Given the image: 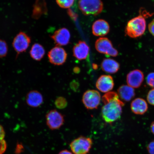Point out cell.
<instances>
[{
	"mask_svg": "<svg viewBox=\"0 0 154 154\" xmlns=\"http://www.w3.org/2000/svg\"><path fill=\"white\" fill-rule=\"evenodd\" d=\"M5 132L3 128L0 125V154H3L7 148V143L4 138Z\"/></svg>",
	"mask_w": 154,
	"mask_h": 154,
	"instance_id": "cell-20",
	"label": "cell"
},
{
	"mask_svg": "<svg viewBox=\"0 0 154 154\" xmlns=\"http://www.w3.org/2000/svg\"><path fill=\"white\" fill-rule=\"evenodd\" d=\"M92 144L91 138L80 136L71 142L70 147L73 154H88Z\"/></svg>",
	"mask_w": 154,
	"mask_h": 154,
	"instance_id": "cell-4",
	"label": "cell"
},
{
	"mask_svg": "<svg viewBox=\"0 0 154 154\" xmlns=\"http://www.w3.org/2000/svg\"><path fill=\"white\" fill-rule=\"evenodd\" d=\"M114 86L112 77L109 75H102L96 82V88L103 93H107L113 89Z\"/></svg>",
	"mask_w": 154,
	"mask_h": 154,
	"instance_id": "cell-10",
	"label": "cell"
},
{
	"mask_svg": "<svg viewBox=\"0 0 154 154\" xmlns=\"http://www.w3.org/2000/svg\"><path fill=\"white\" fill-rule=\"evenodd\" d=\"M95 47L100 53L113 57H116L118 55V51L113 47L111 42L107 38L102 37L98 38L95 42Z\"/></svg>",
	"mask_w": 154,
	"mask_h": 154,
	"instance_id": "cell-6",
	"label": "cell"
},
{
	"mask_svg": "<svg viewBox=\"0 0 154 154\" xmlns=\"http://www.w3.org/2000/svg\"><path fill=\"white\" fill-rule=\"evenodd\" d=\"M45 51L43 46L38 43H35L32 45L30 51L31 57L35 60L39 61L45 55Z\"/></svg>",
	"mask_w": 154,
	"mask_h": 154,
	"instance_id": "cell-19",
	"label": "cell"
},
{
	"mask_svg": "<svg viewBox=\"0 0 154 154\" xmlns=\"http://www.w3.org/2000/svg\"><path fill=\"white\" fill-rule=\"evenodd\" d=\"M144 79L143 73L136 69L131 71L127 75L126 82L128 85L133 88H138L141 85Z\"/></svg>",
	"mask_w": 154,
	"mask_h": 154,
	"instance_id": "cell-11",
	"label": "cell"
},
{
	"mask_svg": "<svg viewBox=\"0 0 154 154\" xmlns=\"http://www.w3.org/2000/svg\"><path fill=\"white\" fill-rule=\"evenodd\" d=\"M26 103L32 107H37L41 105L43 102V97L40 92L33 90L28 92L26 97Z\"/></svg>",
	"mask_w": 154,
	"mask_h": 154,
	"instance_id": "cell-15",
	"label": "cell"
},
{
	"mask_svg": "<svg viewBox=\"0 0 154 154\" xmlns=\"http://www.w3.org/2000/svg\"><path fill=\"white\" fill-rule=\"evenodd\" d=\"M146 80L148 85L154 88V72L149 73L148 75Z\"/></svg>",
	"mask_w": 154,
	"mask_h": 154,
	"instance_id": "cell-24",
	"label": "cell"
},
{
	"mask_svg": "<svg viewBox=\"0 0 154 154\" xmlns=\"http://www.w3.org/2000/svg\"><path fill=\"white\" fill-rule=\"evenodd\" d=\"M58 154H73V153L70 151L67 150H63V151L60 152Z\"/></svg>",
	"mask_w": 154,
	"mask_h": 154,
	"instance_id": "cell-29",
	"label": "cell"
},
{
	"mask_svg": "<svg viewBox=\"0 0 154 154\" xmlns=\"http://www.w3.org/2000/svg\"><path fill=\"white\" fill-rule=\"evenodd\" d=\"M149 29L150 33L154 36V19L149 24Z\"/></svg>",
	"mask_w": 154,
	"mask_h": 154,
	"instance_id": "cell-28",
	"label": "cell"
},
{
	"mask_svg": "<svg viewBox=\"0 0 154 154\" xmlns=\"http://www.w3.org/2000/svg\"><path fill=\"white\" fill-rule=\"evenodd\" d=\"M74 0H56L58 5L63 8H69L72 6Z\"/></svg>",
	"mask_w": 154,
	"mask_h": 154,
	"instance_id": "cell-23",
	"label": "cell"
},
{
	"mask_svg": "<svg viewBox=\"0 0 154 154\" xmlns=\"http://www.w3.org/2000/svg\"><path fill=\"white\" fill-rule=\"evenodd\" d=\"M146 26L145 18L140 15L129 21L125 28V34L130 38L139 37L145 32Z\"/></svg>",
	"mask_w": 154,
	"mask_h": 154,
	"instance_id": "cell-2",
	"label": "cell"
},
{
	"mask_svg": "<svg viewBox=\"0 0 154 154\" xmlns=\"http://www.w3.org/2000/svg\"><path fill=\"white\" fill-rule=\"evenodd\" d=\"M117 94L121 100L126 102L130 101L135 96L134 88L128 85L120 86L117 90Z\"/></svg>",
	"mask_w": 154,
	"mask_h": 154,
	"instance_id": "cell-18",
	"label": "cell"
},
{
	"mask_svg": "<svg viewBox=\"0 0 154 154\" xmlns=\"http://www.w3.org/2000/svg\"><path fill=\"white\" fill-rule=\"evenodd\" d=\"M131 108L132 112L134 114L142 115L147 111L148 106L145 100L142 98H137L132 101Z\"/></svg>",
	"mask_w": 154,
	"mask_h": 154,
	"instance_id": "cell-16",
	"label": "cell"
},
{
	"mask_svg": "<svg viewBox=\"0 0 154 154\" xmlns=\"http://www.w3.org/2000/svg\"><path fill=\"white\" fill-rule=\"evenodd\" d=\"M147 100L150 104L154 106V88L150 90L147 97Z\"/></svg>",
	"mask_w": 154,
	"mask_h": 154,
	"instance_id": "cell-25",
	"label": "cell"
},
{
	"mask_svg": "<svg viewBox=\"0 0 154 154\" xmlns=\"http://www.w3.org/2000/svg\"><path fill=\"white\" fill-rule=\"evenodd\" d=\"M46 118L47 125L51 130L59 129L64 124V116L56 109L50 111Z\"/></svg>",
	"mask_w": 154,
	"mask_h": 154,
	"instance_id": "cell-8",
	"label": "cell"
},
{
	"mask_svg": "<svg viewBox=\"0 0 154 154\" xmlns=\"http://www.w3.org/2000/svg\"><path fill=\"white\" fill-rule=\"evenodd\" d=\"M55 105L57 109H64L67 106V102L66 100L64 97H59L55 100Z\"/></svg>",
	"mask_w": 154,
	"mask_h": 154,
	"instance_id": "cell-22",
	"label": "cell"
},
{
	"mask_svg": "<svg viewBox=\"0 0 154 154\" xmlns=\"http://www.w3.org/2000/svg\"><path fill=\"white\" fill-rule=\"evenodd\" d=\"M67 14L72 20L76 21L78 18V14L73 12L72 9H69L67 11Z\"/></svg>",
	"mask_w": 154,
	"mask_h": 154,
	"instance_id": "cell-27",
	"label": "cell"
},
{
	"mask_svg": "<svg viewBox=\"0 0 154 154\" xmlns=\"http://www.w3.org/2000/svg\"><path fill=\"white\" fill-rule=\"evenodd\" d=\"M101 67L104 72L109 74H113L118 72L120 69V65L118 62L113 59H104L102 61Z\"/></svg>",
	"mask_w": 154,
	"mask_h": 154,
	"instance_id": "cell-17",
	"label": "cell"
},
{
	"mask_svg": "<svg viewBox=\"0 0 154 154\" xmlns=\"http://www.w3.org/2000/svg\"><path fill=\"white\" fill-rule=\"evenodd\" d=\"M48 59L51 64L61 65L64 63L67 58L66 52L63 48L57 46L48 52Z\"/></svg>",
	"mask_w": 154,
	"mask_h": 154,
	"instance_id": "cell-9",
	"label": "cell"
},
{
	"mask_svg": "<svg viewBox=\"0 0 154 154\" xmlns=\"http://www.w3.org/2000/svg\"><path fill=\"white\" fill-rule=\"evenodd\" d=\"M147 149L149 154H154V140H152L148 144Z\"/></svg>",
	"mask_w": 154,
	"mask_h": 154,
	"instance_id": "cell-26",
	"label": "cell"
},
{
	"mask_svg": "<svg viewBox=\"0 0 154 154\" xmlns=\"http://www.w3.org/2000/svg\"><path fill=\"white\" fill-rule=\"evenodd\" d=\"M101 99V95L99 92L96 90H89L84 94L82 101L87 109H93L97 108Z\"/></svg>",
	"mask_w": 154,
	"mask_h": 154,
	"instance_id": "cell-5",
	"label": "cell"
},
{
	"mask_svg": "<svg viewBox=\"0 0 154 154\" xmlns=\"http://www.w3.org/2000/svg\"><path fill=\"white\" fill-rule=\"evenodd\" d=\"M74 71L75 72L78 73V72H79L80 69L78 67H75Z\"/></svg>",
	"mask_w": 154,
	"mask_h": 154,
	"instance_id": "cell-31",
	"label": "cell"
},
{
	"mask_svg": "<svg viewBox=\"0 0 154 154\" xmlns=\"http://www.w3.org/2000/svg\"><path fill=\"white\" fill-rule=\"evenodd\" d=\"M51 37L58 46H65L69 43L70 34L67 29L62 28L56 31Z\"/></svg>",
	"mask_w": 154,
	"mask_h": 154,
	"instance_id": "cell-12",
	"label": "cell"
},
{
	"mask_svg": "<svg viewBox=\"0 0 154 154\" xmlns=\"http://www.w3.org/2000/svg\"><path fill=\"white\" fill-rule=\"evenodd\" d=\"M89 51V47L86 42L80 40L73 47V56L79 60H83L88 56Z\"/></svg>",
	"mask_w": 154,
	"mask_h": 154,
	"instance_id": "cell-13",
	"label": "cell"
},
{
	"mask_svg": "<svg viewBox=\"0 0 154 154\" xmlns=\"http://www.w3.org/2000/svg\"><path fill=\"white\" fill-rule=\"evenodd\" d=\"M79 7L85 15L96 16L101 13L103 9V4L101 0H79Z\"/></svg>",
	"mask_w": 154,
	"mask_h": 154,
	"instance_id": "cell-3",
	"label": "cell"
},
{
	"mask_svg": "<svg viewBox=\"0 0 154 154\" xmlns=\"http://www.w3.org/2000/svg\"><path fill=\"white\" fill-rule=\"evenodd\" d=\"M109 30L110 27L108 23L103 19L96 20L92 25V33L96 36H104L109 33Z\"/></svg>",
	"mask_w": 154,
	"mask_h": 154,
	"instance_id": "cell-14",
	"label": "cell"
},
{
	"mask_svg": "<svg viewBox=\"0 0 154 154\" xmlns=\"http://www.w3.org/2000/svg\"><path fill=\"white\" fill-rule=\"evenodd\" d=\"M104 105L102 108L101 115L106 122L111 124L118 120L122 114L124 103L116 92L110 91L102 97Z\"/></svg>",
	"mask_w": 154,
	"mask_h": 154,
	"instance_id": "cell-1",
	"label": "cell"
},
{
	"mask_svg": "<svg viewBox=\"0 0 154 154\" xmlns=\"http://www.w3.org/2000/svg\"><path fill=\"white\" fill-rule=\"evenodd\" d=\"M150 129H151L152 133L154 134V121L152 123L151 126H150Z\"/></svg>",
	"mask_w": 154,
	"mask_h": 154,
	"instance_id": "cell-30",
	"label": "cell"
},
{
	"mask_svg": "<svg viewBox=\"0 0 154 154\" xmlns=\"http://www.w3.org/2000/svg\"><path fill=\"white\" fill-rule=\"evenodd\" d=\"M31 40L30 36L24 32H20L15 36L12 45L17 54L24 53L28 49Z\"/></svg>",
	"mask_w": 154,
	"mask_h": 154,
	"instance_id": "cell-7",
	"label": "cell"
},
{
	"mask_svg": "<svg viewBox=\"0 0 154 154\" xmlns=\"http://www.w3.org/2000/svg\"><path fill=\"white\" fill-rule=\"evenodd\" d=\"M8 47L5 40L0 39V58L6 57L8 53Z\"/></svg>",
	"mask_w": 154,
	"mask_h": 154,
	"instance_id": "cell-21",
	"label": "cell"
}]
</instances>
